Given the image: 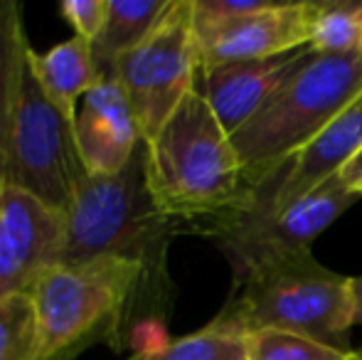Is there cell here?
<instances>
[{"label": "cell", "instance_id": "1", "mask_svg": "<svg viewBox=\"0 0 362 360\" xmlns=\"http://www.w3.org/2000/svg\"><path fill=\"white\" fill-rule=\"evenodd\" d=\"M146 178L158 212L177 227L215 217L242 197L244 173L232 136L197 89L146 141Z\"/></svg>", "mask_w": 362, "mask_h": 360}, {"label": "cell", "instance_id": "2", "mask_svg": "<svg viewBox=\"0 0 362 360\" xmlns=\"http://www.w3.org/2000/svg\"><path fill=\"white\" fill-rule=\"evenodd\" d=\"M362 91V50L310 52L279 94L232 136L244 190L276 180Z\"/></svg>", "mask_w": 362, "mask_h": 360}, {"label": "cell", "instance_id": "3", "mask_svg": "<svg viewBox=\"0 0 362 360\" xmlns=\"http://www.w3.org/2000/svg\"><path fill=\"white\" fill-rule=\"evenodd\" d=\"M217 321L239 333L276 328L355 353L353 277L323 267L310 250L279 257L234 281Z\"/></svg>", "mask_w": 362, "mask_h": 360}, {"label": "cell", "instance_id": "4", "mask_svg": "<svg viewBox=\"0 0 362 360\" xmlns=\"http://www.w3.org/2000/svg\"><path fill=\"white\" fill-rule=\"evenodd\" d=\"M67 247L62 265L96 257H124L144 265L146 277L163 265L165 245L177 230L158 212L146 178V141L131 163L109 178L86 175L67 207Z\"/></svg>", "mask_w": 362, "mask_h": 360}, {"label": "cell", "instance_id": "5", "mask_svg": "<svg viewBox=\"0 0 362 360\" xmlns=\"http://www.w3.org/2000/svg\"><path fill=\"white\" fill-rule=\"evenodd\" d=\"M144 279V265L124 257L47 269L30 291L37 311L35 360H69L99 336L114 333Z\"/></svg>", "mask_w": 362, "mask_h": 360}, {"label": "cell", "instance_id": "6", "mask_svg": "<svg viewBox=\"0 0 362 360\" xmlns=\"http://www.w3.org/2000/svg\"><path fill=\"white\" fill-rule=\"evenodd\" d=\"M360 195L350 192L338 175L310 190L298 202L279 212H249L232 205L215 217L195 222L187 230L217 242L234 269V281L279 257L308 252L313 242Z\"/></svg>", "mask_w": 362, "mask_h": 360}, {"label": "cell", "instance_id": "7", "mask_svg": "<svg viewBox=\"0 0 362 360\" xmlns=\"http://www.w3.org/2000/svg\"><path fill=\"white\" fill-rule=\"evenodd\" d=\"M84 178L86 170L74 141V124L45 96L25 54L3 185L23 187L47 205L67 212Z\"/></svg>", "mask_w": 362, "mask_h": 360}, {"label": "cell", "instance_id": "8", "mask_svg": "<svg viewBox=\"0 0 362 360\" xmlns=\"http://www.w3.org/2000/svg\"><path fill=\"white\" fill-rule=\"evenodd\" d=\"M200 72L192 0H173L168 13L116 69V82L129 96L144 141L156 139L173 111L195 89Z\"/></svg>", "mask_w": 362, "mask_h": 360}, {"label": "cell", "instance_id": "9", "mask_svg": "<svg viewBox=\"0 0 362 360\" xmlns=\"http://www.w3.org/2000/svg\"><path fill=\"white\" fill-rule=\"evenodd\" d=\"M67 215L33 192L0 185V298L30 294L47 269L62 265Z\"/></svg>", "mask_w": 362, "mask_h": 360}, {"label": "cell", "instance_id": "10", "mask_svg": "<svg viewBox=\"0 0 362 360\" xmlns=\"http://www.w3.org/2000/svg\"><path fill=\"white\" fill-rule=\"evenodd\" d=\"M318 3H276L262 13L195 30L200 67L269 59L308 47Z\"/></svg>", "mask_w": 362, "mask_h": 360}, {"label": "cell", "instance_id": "11", "mask_svg": "<svg viewBox=\"0 0 362 360\" xmlns=\"http://www.w3.org/2000/svg\"><path fill=\"white\" fill-rule=\"evenodd\" d=\"M362 149V91L315 136L296 161L279 175L254 190H244L234 205L249 212H279L323 185Z\"/></svg>", "mask_w": 362, "mask_h": 360}, {"label": "cell", "instance_id": "12", "mask_svg": "<svg viewBox=\"0 0 362 360\" xmlns=\"http://www.w3.org/2000/svg\"><path fill=\"white\" fill-rule=\"evenodd\" d=\"M310 52V47H300L269 59L200 67L195 89L210 104L222 129L234 136L279 94V89L293 77Z\"/></svg>", "mask_w": 362, "mask_h": 360}, {"label": "cell", "instance_id": "13", "mask_svg": "<svg viewBox=\"0 0 362 360\" xmlns=\"http://www.w3.org/2000/svg\"><path fill=\"white\" fill-rule=\"evenodd\" d=\"M74 141L86 175L109 178L131 163L144 144V131L129 96L116 79H101L79 101Z\"/></svg>", "mask_w": 362, "mask_h": 360}, {"label": "cell", "instance_id": "14", "mask_svg": "<svg viewBox=\"0 0 362 360\" xmlns=\"http://www.w3.org/2000/svg\"><path fill=\"white\" fill-rule=\"evenodd\" d=\"M28 64L45 96L72 124L79 101L84 99L86 91L101 82L94 54H91V42L76 35L47 52H35L33 47H28Z\"/></svg>", "mask_w": 362, "mask_h": 360}, {"label": "cell", "instance_id": "15", "mask_svg": "<svg viewBox=\"0 0 362 360\" xmlns=\"http://www.w3.org/2000/svg\"><path fill=\"white\" fill-rule=\"evenodd\" d=\"M173 0H109V15L99 37L91 42L101 79H116L119 62L144 42L146 35L168 13Z\"/></svg>", "mask_w": 362, "mask_h": 360}, {"label": "cell", "instance_id": "16", "mask_svg": "<svg viewBox=\"0 0 362 360\" xmlns=\"http://www.w3.org/2000/svg\"><path fill=\"white\" fill-rule=\"evenodd\" d=\"M28 47L30 42L20 18V5L13 0H0V185H3L10 124L23 82Z\"/></svg>", "mask_w": 362, "mask_h": 360}, {"label": "cell", "instance_id": "17", "mask_svg": "<svg viewBox=\"0 0 362 360\" xmlns=\"http://www.w3.org/2000/svg\"><path fill=\"white\" fill-rule=\"evenodd\" d=\"M131 360H247L244 333L219 323L217 318L180 341L151 348Z\"/></svg>", "mask_w": 362, "mask_h": 360}, {"label": "cell", "instance_id": "18", "mask_svg": "<svg viewBox=\"0 0 362 360\" xmlns=\"http://www.w3.org/2000/svg\"><path fill=\"white\" fill-rule=\"evenodd\" d=\"M308 47L313 52L362 50V0H320Z\"/></svg>", "mask_w": 362, "mask_h": 360}, {"label": "cell", "instance_id": "19", "mask_svg": "<svg viewBox=\"0 0 362 360\" xmlns=\"http://www.w3.org/2000/svg\"><path fill=\"white\" fill-rule=\"evenodd\" d=\"M244 343H247V360H353V353L276 328L247 331Z\"/></svg>", "mask_w": 362, "mask_h": 360}, {"label": "cell", "instance_id": "20", "mask_svg": "<svg viewBox=\"0 0 362 360\" xmlns=\"http://www.w3.org/2000/svg\"><path fill=\"white\" fill-rule=\"evenodd\" d=\"M37 356V311L33 294L0 298V360H35Z\"/></svg>", "mask_w": 362, "mask_h": 360}, {"label": "cell", "instance_id": "21", "mask_svg": "<svg viewBox=\"0 0 362 360\" xmlns=\"http://www.w3.org/2000/svg\"><path fill=\"white\" fill-rule=\"evenodd\" d=\"M59 13L76 37L94 42L109 15V0H64L59 5Z\"/></svg>", "mask_w": 362, "mask_h": 360}, {"label": "cell", "instance_id": "22", "mask_svg": "<svg viewBox=\"0 0 362 360\" xmlns=\"http://www.w3.org/2000/svg\"><path fill=\"white\" fill-rule=\"evenodd\" d=\"M338 178L350 192L362 197V149L338 170Z\"/></svg>", "mask_w": 362, "mask_h": 360}, {"label": "cell", "instance_id": "23", "mask_svg": "<svg viewBox=\"0 0 362 360\" xmlns=\"http://www.w3.org/2000/svg\"><path fill=\"white\" fill-rule=\"evenodd\" d=\"M355 289V323H362V277H353Z\"/></svg>", "mask_w": 362, "mask_h": 360}, {"label": "cell", "instance_id": "24", "mask_svg": "<svg viewBox=\"0 0 362 360\" xmlns=\"http://www.w3.org/2000/svg\"><path fill=\"white\" fill-rule=\"evenodd\" d=\"M355 358H358V360H362V346L358 348V351H355Z\"/></svg>", "mask_w": 362, "mask_h": 360}, {"label": "cell", "instance_id": "25", "mask_svg": "<svg viewBox=\"0 0 362 360\" xmlns=\"http://www.w3.org/2000/svg\"><path fill=\"white\" fill-rule=\"evenodd\" d=\"M353 360H358V358H355V353H353Z\"/></svg>", "mask_w": 362, "mask_h": 360}]
</instances>
